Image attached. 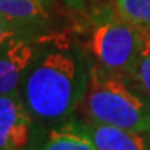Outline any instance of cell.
Here are the masks:
<instances>
[{
    "label": "cell",
    "mask_w": 150,
    "mask_h": 150,
    "mask_svg": "<svg viewBox=\"0 0 150 150\" xmlns=\"http://www.w3.org/2000/svg\"><path fill=\"white\" fill-rule=\"evenodd\" d=\"M92 60L72 42L42 45L20 86V93L38 129L69 121L89 86Z\"/></svg>",
    "instance_id": "6da1fadb"
},
{
    "label": "cell",
    "mask_w": 150,
    "mask_h": 150,
    "mask_svg": "<svg viewBox=\"0 0 150 150\" xmlns=\"http://www.w3.org/2000/svg\"><path fill=\"white\" fill-rule=\"evenodd\" d=\"M38 31L40 29L34 28V26L18 23V22H14V20H11V18H6L3 16H0V46L3 43H6L8 40L17 37V35H25V34L37 35Z\"/></svg>",
    "instance_id": "8fae6325"
},
{
    "label": "cell",
    "mask_w": 150,
    "mask_h": 150,
    "mask_svg": "<svg viewBox=\"0 0 150 150\" xmlns=\"http://www.w3.org/2000/svg\"><path fill=\"white\" fill-rule=\"evenodd\" d=\"M64 2L71 8H83V5H84V0H64Z\"/></svg>",
    "instance_id": "7c38bea8"
},
{
    "label": "cell",
    "mask_w": 150,
    "mask_h": 150,
    "mask_svg": "<svg viewBox=\"0 0 150 150\" xmlns=\"http://www.w3.org/2000/svg\"><path fill=\"white\" fill-rule=\"evenodd\" d=\"M37 132L20 89L0 95V150H31Z\"/></svg>",
    "instance_id": "277c9868"
},
{
    "label": "cell",
    "mask_w": 150,
    "mask_h": 150,
    "mask_svg": "<svg viewBox=\"0 0 150 150\" xmlns=\"http://www.w3.org/2000/svg\"><path fill=\"white\" fill-rule=\"evenodd\" d=\"M130 77L142 91L150 97V31L141 28V43L132 69L129 71Z\"/></svg>",
    "instance_id": "9c48e42d"
},
{
    "label": "cell",
    "mask_w": 150,
    "mask_h": 150,
    "mask_svg": "<svg viewBox=\"0 0 150 150\" xmlns=\"http://www.w3.org/2000/svg\"><path fill=\"white\" fill-rule=\"evenodd\" d=\"M69 122L83 133L97 150H150V132L98 124L75 117H72Z\"/></svg>",
    "instance_id": "8992f818"
},
{
    "label": "cell",
    "mask_w": 150,
    "mask_h": 150,
    "mask_svg": "<svg viewBox=\"0 0 150 150\" xmlns=\"http://www.w3.org/2000/svg\"><path fill=\"white\" fill-rule=\"evenodd\" d=\"M139 43L141 28L121 17L117 8H104L92 16L87 47L97 66L127 75L138 55Z\"/></svg>",
    "instance_id": "3957f363"
},
{
    "label": "cell",
    "mask_w": 150,
    "mask_h": 150,
    "mask_svg": "<svg viewBox=\"0 0 150 150\" xmlns=\"http://www.w3.org/2000/svg\"><path fill=\"white\" fill-rule=\"evenodd\" d=\"M42 43L37 35H17L0 46V95L20 89Z\"/></svg>",
    "instance_id": "5b68a950"
},
{
    "label": "cell",
    "mask_w": 150,
    "mask_h": 150,
    "mask_svg": "<svg viewBox=\"0 0 150 150\" xmlns=\"http://www.w3.org/2000/svg\"><path fill=\"white\" fill-rule=\"evenodd\" d=\"M115 8L127 22L150 31V0H115Z\"/></svg>",
    "instance_id": "30bf717a"
},
{
    "label": "cell",
    "mask_w": 150,
    "mask_h": 150,
    "mask_svg": "<svg viewBox=\"0 0 150 150\" xmlns=\"http://www.w3.org/2000/svg\"><path fill=\"white\" fill-rule=\"evenodd\" d=\"M31 150H97L69 121L63 124L38 129Z\"/></svg>",
    "instance_id": "52a82bcc"
},
{
    "label": "cell",
    "mask_w": 150,
    "mask_h": 150,
    "mask_svg": "<svg viewBox=\"0 0 150 150\" xmlns=\"http://www.w3.org/2000/svg\"><path fill=\"white\" fill-rule=\"evenodd\" d=\"M0 16L42 29L51 17V0H0Z\"/></svg>",
    "instance_id": "ba28073f"
},
{
    "label": "cell",
    "mask_w": 150,
    "mask_h": 150,
    "mask_svg": "<svg viewBox=\"0 0 150 150\" xmlns=\"http://www.w3.org/2000/svg\"><path fill=\"white\" fill-rule=\"evenodd\" d=\"M84 118L98 124L150 132V97L126 74L91 64L89 86L81 107Z\"/></svg>",
    "instance_id": "7a4b0ae2"
}]
</instances>
